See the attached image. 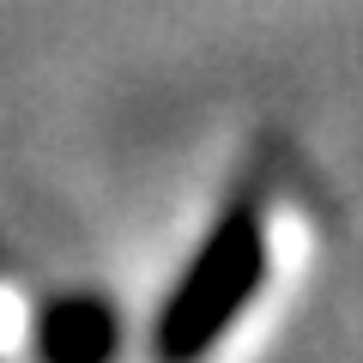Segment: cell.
<instances>
[{"label": "cell", "instance_id": "obj_2", "mask_svg": "<svg viewBox=\"0 0 363 363\" xmlns=\"http://www.w3.org/2000/svg\"><path fill=\"white\" fill-rule=\"evenodd\" d=\"M121 321L104 297L73 291V297L49 303L37 321V357L43 363H116Z\"/></svg>", "mask_w": 363, "mask_h": 363}, {"label": "cell", "instance_id": "obj_1", "mask_svg": "<svg viewBox=\"0 0 363 363\" xmlns=\"http://www.w3.org/2000/svg\"><path fill=\"white\" fill-rule=\"evenodd\" d=\"M260 279H267V200H260V188H236V200L206 224L194 260L182 267L176 291L157 309L152 357L206 363L212 345H224V333L255 303Z\"/></svg>", "mask_w": 363, "mask_h": 363}]
</instances>
